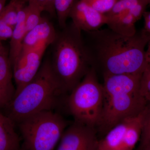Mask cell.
<instances>
[{"label":"cell","instance_id":"obj_1","mask_svg":"<svg viewBox=\"0 0 150 150\" xmlns=\"http://www.w3.org/2000/svg\"><path fill=\"white\" fill-rule=\"evenodd\" d=\"M87 33L84 40L92 67L104 75L142 74L148 64L146 48L150 39L142 30L132 36L110 28Z\"/></svg>","mask_w":150,"mask_h":150},{"label":"cell","instance_id":"obj_2","mask_svg":"<svg viewBox=\"0 0 150 150\" xmlns=\"http://www.w3.org/2000/svg\"><path fill=\"white\" fill-rule=\"evenodd\" d=\"M142 74L103 75V106L97 126L105 135L127 118L139 115L148 102L140 93Z\"/></svg>","mask_w":150,"mask_h":150},{"label":"cell","instance_id":"obj_3","mask_svg":"<svg viewBox=\"0 0 150 150\" xmlns=\"http://www.w3.org/2000/svg\"><path fill=\"white\" fill-rule=\"evenodd\" d=\"M66 93L51 62L46 61L35 77L15 95L4 114L17 124L38 112L54 110Z\"/></svg>","mask_w":150,"mask_h":150},{"label":"cell","instance_id":"obj_4","mask_svg":"<svg viewBox=\"0 0 150 150\" xmlns=\"http://www.w3.org/2000/svg\"><path fill=\"white\" fill-rule=\"evenodd\" d=\"M57 35L51 62L55 75L66 93H70L92 67L82 31L74 24L66 25Z\"/></svg>","mask_w":150,"mask_h":150},{"label":"cell","instance_id":"obj_5","mask_svg":"<svg viewBox=\"0 0 150 150\" xmlns=\"http://www.w3.org/2000/svg\"><path fill=\"white\" fill-rule=\"evenodd\" d=\"M103 102V85L92 67L70 93L67 100L68 109L75 122L96 128L101 118Z\"/></svg>","mask_w":150,"mask_h":150},{"label":"cell","instance_id":"obj_6","mask_svg":"<svg viewBox=\"0 0 150 150\" xmlns=\"http://www.w3.org/2000/svg\"><path fill=\"white\" fill-rule=\"evenodd\" d=\"M25 150H54L60 142L68 122L54 110L42 111L17 124Z\"/></svg>","mask_w":150,"mask_h":150},{"label":"cell","instance_id":"obj_7","mask_svg":"<svg viewBox=\"0 0 150 150\" xmlns=\"http://www.w3.org/2000/svg\"><path fill=\"white\" fill-rule=\"evenodd\" d=\"M48 46L43 45L34 49L21 51L12 66L16 84V94L37 74L42 65V57Z\"/></svg>","mask_w":150,"mask_h":150},{"label":"cell","instance_id":"obj_8","mask_svg":"<svg viewBox=\"0 0 150 150\" xmlns=\"http://www.w3.org/2000/svg\"><path fill=\"white\" fill-rule=\"evenodd\" d=\"M69 17L82 31L91 32L100 29L107 23V18L89 6L83 0H76Z\"/></svg>","mask_w":150,"mask_h":150},{"label":"cell","instance_id":"obj_9","mask_svg":"<svg viewBox=\"0 0 150 150\" xmlns=\"http://www.w3.org/2000/svg\"><path fill=\"white\" fill-rule=\"evenodd\" d=\"M97 133L95 128L74 121L65 129L57 150H81Z\"/></svg>","mask_w":150,"mask_h":150},{"label":"cell","instance_id":"obj_10","mask_svg":"<svg viewBox=\"0 0 150 150\" xmlns=\"http://www.w3.org/2000/svg\"><path fill=\"white\" fill-rule=\"evenodd\" d=\"M13 79L12 68L5 48L0 52V109H5L15 95Z\"/></svg>","mask_w":150,"mask_h":150},{"label":"cell","instance_id":"obj_11","mask_svg":"<svg viewBox=\"0 0 150 150\" xmlns=\"http://www.w3.org/2000/svg\"><path fill=\"white\" fill-rule=\"evenodd\" d=\"M57 35L53 25L43 18L35 27L27 32L21 51L34 49L43 45L48 46L54 43Z\"/></svg>","mask_w":150,"mask_h":150},{"label":"cell","instance_id":"obj_12","mask_svg":"<svg viewBox=\"0 0 150 150\" xmlns=\"http://www.w3.org/2000/svg\"><path fill=\"white\" fill-rule=\"evenodd\" d=\"M134 117L123 120L110 129L99 140L98 150H124L126 132Z\"/></svg>","mask_w":150,"mask_h":150},{"label":"cell","instance_id":"obj_13","mask_svg":"<svg viewBox=\"0 0 150 150\" xmlns=\"http://www.w3.org/2000/svg\"><path fill=\"white\" fill-rule=\"evenodd\" d=\"M15 127V123L8 116L0 112V150H21Z\"/></svg>","mask_w":150,"mask_h":150},{"label":"cell","instance_id":"obj_14","mask_svg":"<svg viewBox=\"0 0 150 150\" xmlns=\"http://www.w3.org/2000/svg\"><path fill=\"white\" fill-rule=\"evenodd\" d=\"M106 18L108 28L118 34L132 36L137 32L135 25L137 21L130 11Z\"/></svg>","mask_w":150,"mask_h":150},{"label":"cell","instance_id":"obj_15","mask_svg":"<svg viewBox=\"0 0 150 150\" xmlns=\"http://www.w3.org/2000/svg\"><path fill=\"white\" fill-rule=\"evenodd\" d=\"M27 33L25 23H17L14 28L10 43L9 58L11 66L21 52L23 40Z\"/></svg>","mask_w":150,"mask_h":150},{"label":"cell","instance_id":"obj_16","mask_svg":"<svg viewBox=\"0 0 150 150\" xmlns=\"http://www.w3.org/2000/svg\"><path fill=\"white\" fill-rule=\"evenodd\" d=\"M26 4L23 0H11L0 13V18L9 25L14 27L17 23L19 11L26 5Z\"/></svg>","mask_w":150,"mask_h":150},{"label":"cell","instance_id":"obj_17","mask_svg":"<svg viewBox=\"0 0 150 150\" xmlns=\"http://www.w3.org/2000/svg\"><path fill=\"white\" fill-rule=\"evenodd\" d=\"M75 1L76 0H56L55 11L59 25L62 29L67 25V19Z\"/></svg>","mask_w":150,"mask_h":150},{"label":"cell","instance_id":"obj_18","mask_svg":"<svg viewBox=\"0 0 150 150\" xmlns=\"http://www.w3.org/2000/svg\"><path fill=\"white\" fill-rule=\"evenodd\" d=\"M150 142V102L142 112V129L140 147Z\"/></svg>","mask_w":150,"mask_h":150},{"label":"cell","instance_id":"obj_19","mask_svg":"<svg viewBox=\"0 0 150 150\" xmlns=\"http://www.w3.org/2000/svg\"><path fill=\"white\" fill-rule=\"evenodd\" d=\"M28 11L25 25L27 30V32L33 29L41 21L43 17L41 14L43 11L40 8L32 5L27 4Z\"/></svg>","mask_w":150,"mask_h":150},{"label":"cell","instance_id":"obj_20","mask_svg":"<svg viewBox=\"0 0 150 150\" xmlns=\"http://www.w3.org/2000/svg\"><path fill=\"white\" fill-rule=\"evenodd\" d=\"M139 0H118L112 8L105 14L107 17L114 16L126 12L130 11Z\"/></svg>","mask_w":150,"mask_h":150},{"label":"cell","instance_id":"obj_21","mask_svg":"<svg viewBox=\"0 0 150 150\" xmlns=\"http://www.w3.org/2000/svg\"><path fill=\"white\" fill-rule=\"evenodd\" d=\"M89 6L100 13H107L118 0H83Z\"/></svg>","mask_w":150,"mask_h":150},{"label":"cell","instance_id":"obj_22","mask_svg":"<svg viewBox=\"0 0 150 150\" xmlns=\"http://www.w3.org/2000/svg\"><path fill=\"white\" fill-rule=\"evenodd\" d=\"M140 93L148 102H150V64L148 63L142 74L140 85Z\"/></svg>","mask_w":150,"mask_h":150},{"label":"cell","instance_id":"obj_23","mask_svg":"<svg viewBox=\"0 0 150 150\" xmlns=\"http://www.w3.org/2000/svg\"><path fill=\"white\" fill-rule=\"evenodd\" d=\"M14 28L0 18V41L11 39Z\"/></svg>","mask_w":150,"mask_h":150},{"label":"cell","instance_id":"obj_24","mask_svg":"<svg viewBox=\"0 0 150 150\" xmlns=\"http://www.w3.org/2000/svg\"><path fill=\"white\" fill-rule=\"evenodd\" d=\"M97 135V134L92 137L81 150H98L99 140Z\"/></svg>","mask_w":150,"mask_h":150},{"label":"cell","instance_id":"obj_25","mask_svg":"<svg viewBox=\"0 0 150 150\" xmlns=\"http://www.w3.org/2000/svg\"><path fill=\"white\" fill-rule=\"evenodd\" d=\"M28 4L32 5L40 8L43 11H45L47 0H23Z\"/></svg>","mask_w":150,"mask_h":150},{"label":"cell","instance_id":"obj_26","mask_svg":"<svg viewBox=\"0 0 150 150\" xmlns=\"http://www.w3.org/2000/svg\"><path fill=\"white\" fill-rule=\"evenodd\" d=\"M144 19V26L142 30L150 38V11H145L143 15Z\"/></svg>","mask_w":150,"mask_h":150},{"label":"cell","instance_id":"obj_27","mask_svg":"<svg viewBox=\"0 0 150 150\" xmlns=\"http://www.w3.org/2000/svg\"><path fill=\"white\" fill-rule=\"evenodd\" d=\"M56 0H47L45 11L49 13L50 14L54 15L56 12L55 8V4Z\"/></svg>","mask_w":150,"mask_h":150},{"label":"cell","instance_id":"obj_28","mask_svg":"<svg viewBox=\"0 0 150 150\" xmlns=\"http://www.w3.org/2000/svg\"><path fill=\"white\" fill-rule=\"evenodd\" d=\"M147 46V48L146 51V60L148 63L150 64V38Z\"/></svg>","mask_w":150,"mask_h":150},{"label":"cell","instance_id":"obj_29","mask_svg":"<svg viewBox=\"0 0 150 150\" xmlns=\"http://www.w3.org/2000/svg\"><path fill=\"white\" fill-rule=\"evenodd\" d=\"M140 150H150V142L140 147Z\"/></svg>","mask_w":150,"mask_h":150},{"label":"cell","instance_id":"obj_30","mask_svg":"<svg viewBox=\"0 0 150 150\" xmlns=\"http://www.w3.org/2000/svg\"><path fill=\"white\" fill-rule=\"evenodd\" d=\"M6 1L7 0H0V13L5 6Z\"/></svg>","mask_w":150,"mask_h":150},{"label":"cell","instance_id":"obj_31","mask_svg":"<svg viewBox=\"0 0 150 150\" xmlns=\"http://www.w3.org/2000/svg\"><path fill=\"white\" fill-rule=\"evenodd\" d=\"M4 48H5L4 46H3L2 41H0V52L4 50Z\"/></svg>","mask_w":150,"mask_h":150},{"label":"cell","instance_id":"obj_32","mask_svg":"<svg viewBox=\"0 0 150 150\" xmlns=\"http://www.w3.org/2000/svg\"><path fill=\"white\" fill-rule=\"evenodd\" d=\"M146 1H147L149 3V2L150 1V0H146Z\"/></svg>","mask_w":150,"mask_h":150},{"label":"cell","instance_id":"obj_33","mask_svg":"<svg viewBox=\"0 0 150 150\" xmlns=\"http://www.w3.org/2000/svg\"><path fill=\"white\" fill-rule=\"evenodd\" d=\"M149 5L150 6V2H149Z\"/></svg>","mask_w":150,"mask_h":150},{"label":"cell","instance_id":"obj_34","mask_svg":"<svg viewBox=\"0 0 150 150\" xmlns=\"http://www.w3.org/2000/svg\"></svg>","mask_w":150,"mask_h":150},{"label":"cell","instance_id":"obj_35","mask_svg":"<svg viewBox=\"0 0 150 150\" xmlns=\"http://www.w3.org/2000/svg\"></svg>","mask_w":150,"mask_h":150}]
</instances>
